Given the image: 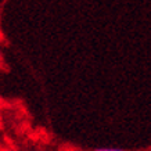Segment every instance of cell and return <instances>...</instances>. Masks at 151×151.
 <instances>
[{"instance_id": "1", "label": "cell", "mask_w": 151, "mask_h": 151, "mask_svg": "<svg viewBox=\"0 0 151 151\" xmlns=\"http://www.w3.org/2000/svg\"><path fill=\"white\" fill-rule=\"evenodd\" d=\"M93 151H126L122 148H94Z\"/></svg>"}, {"instance_id": "2", "label": "cell", "mask_w": 151, "mask_h": 151, "mask_svg": "<svg viewBox=\"0 0 151 151\" xmlns=\"http://www.w3.org/2000/svg\"><path fill=\"white\" fill-rule=\"evenodd\" d=\"M148 151H151V150H148Z\"/></svg>"}]
</instances>
